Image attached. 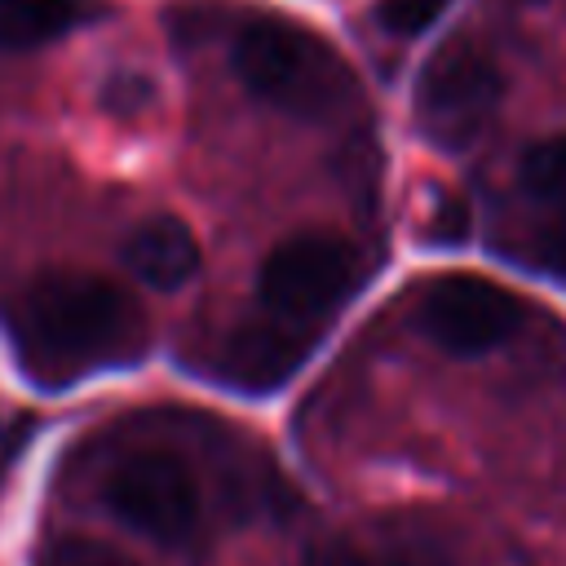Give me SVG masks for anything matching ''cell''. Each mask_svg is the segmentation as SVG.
<instances>
[{
  "mask_svg": "<svg viewBox=\"0 0 566 566\" xmlns=\"http://www.w3.org/2000/svg\"><path fill=\"white\" fill-rule=\"evenodd\" d=\"M500 97L504 75L491 53L469 40H451L424 62L416 80V124L438 150H464L486 133Z\"/></svg>",
  "mask_w": 566,
  "mask_h": 566,
  "instance_id": "cell-4",
  "label": "cell"
},
{
  "mask_svg": "<svg viewBox=\"0 0 566 566\" xmlns=\"http://www.w3.org/2000/svg\"><path fill=\"white\" fill-rule=\"evenodd\" d=\"M230 66L252 97L301 119L340 115L358 97L336 44L292 18H248L230 40Z\"/></svg>",
  "mask_w": 566,
  "mask_h": 566,
  "instance_id": "cell-2",
  "label": "cell"
},
{
  "mask_svg": "<svg viewBox=\"0 0 566 566\" xmlns=\"http://www.w3.org/2000/svg\"><path fill=\"white\" fill-rule=\"evenodd\" d=\"M517 181L531 199H539L548 208H566V133L526 146V155L517 164Z\"/></svg>",
  "mask_w": 566,
  "mask_h": 566,
  "instance_id": "cell-10",
  "label": "cell"
},
{
  "mask_svg": "<svg viewBox=\"0 0 566 566\" xmlns=\"http://www.w3.org/2000/svg\"><path fill=\"white\" fill-rule=\"evenodd\" d=\"M522 314H526L522 296L486 274H442L420 292L416 305L420 332L438 349L460 358L504 345L522 327Z\"/></svg>",
  "mask_w": 566,
  "mask_h": 566,
  "instance_id": "cell-6",
  "label": "cell"
},
{
  "mask_svg": "<svg viewBox=\"0 0 566 566\" xmlns=\"http://www.w3.org/2000/svg\"><path fill=\"white\" fill-rule=\"evenodd\" d=\"M13 336L31 371L44 380L84 376L97 367L133 363L146 349V314L128 287L84 274L49 270L13 301Z\"/></svg>",
  "mask_w": 566,
  "mask_h": 566,
  "instance_id": "cell-1",
  "label": "cell"
},
{
  "mask_svg": "<svg viewBox=\"0 0 566 566\" xmlns=\"http://www.w3.org/2000/svg\"><path fill=\"white\" fill-rule=\"evenodd\" d=\"M323 332H310L301 323H287V318H274L265 310H256L252 318H243L226 349H221V376L234 380L239 389H252V394H265V389H279L314 349Z\"/></svg>",
  "mask_w": 566,
  "mask_h": 566,
  "instance_id": "cell-7",
  "label": "cell"
},
{
  "mask_svg": "<svg viewBox=\"0 0 566 566\" xmlns=\"http://www.w3.org/2000/svg\"><path fill=\"white\" fill-rule=\"evenodd\" d=\"M124 265L133 270L137 283L155 292H177L199 274V239L181 217L155 212L142 226H133L124 243Z\"/></svg>",
  "mask_w": 566,
  "mask_h": 566,
  "instance_id": "cell-8",
  "label": "cell"
},
{
  "mask_svg": "<svg viewBox=\"0 0 566 566\" xmlns=\"http://www.w3.org/2000/svg\"><path fill=\"white\" fill-rule=\"evenodd\" d=\"M526 261H535L539 270L566 279V208H557L548 221H539L531 234H526Z\"/></svg>",
  "mask_w": 566,
  "mask_h": 566,
  "instance_id": "cell-12",
  "label": "cell"
},
{
  "mask_svg": "<svg viewBox=\"0 0 566 566\" xmlns=\"http://www.w3.org/2000/svg\"><path fill=\"white\" fill-rule=\"evenodd\" d=\"M102 500L119 522H128L137 535L181 548L199 535L203 500L190 464L172 451H133L124 455L102 486Z\"/></svg>",
  "mask_w": 566,
  "mask_h": 566,
  "instance_id": "cell-5",
  "label": "cell"
},
{
  "mask_svg": "<svg viewBox=\"0 0 566 566\" xmlns=\"http://www.w3.org/2000/svg\"><path fill=\"white\" fill-rule=\"evenodd\" d=\"M447 4L451 0H376V27L398 40H411L424 35L447 13Z\"/></svg>",
  "mask_w": 566,
  "mask_h": 566,
  "instance_id": "cell-11",
  "label": "cell"
},
{
  "mask_svg": "<svg viewBox=\"0 0 566 566\" xmlns=\"http://www.w3.org/2000/svg\"><path fill=\"white\" fill-rule=\"evenodd\" d=\"M358 287L354 248L327 230H301L283 239L256 274V310L323 332L332 314Z\"/></svg>",
  "mask_w": 566,
  "mask_h": 566,
  "instance_id": "cell-3",
  "label": "cell"
},
{
  "mask_svg": "<svg viewBox=\"0 0 566 566\" xmlns=\"http://www.w3.org/2000/svg\"><path fill=\"white\" fill-rule=\"evenodd\" d=\"M93 0H0V49H40L93 18Z\"/></svg>",
  "mask_w": 566,
  "mask_h": 566,
  "instance_id": "cell-9",
  "label": "cell"
},
{
  "mask_svg": "<svg viewBox=\"0 0 566 566\" xmlns=\"http://www.w3.org/2000/svg\"><path fill=\"white\" fill-rule=\"evenodd\" d=\"M305 566H376V557L349 539H323L305 553Z\"/></svg>",
  "mask_w": 566,
  "mask_h": 566,
  "instance_id": "cell-13",
  "label": "cell"
},
{
  "mask_svg": "<svg viewBox=\"0 0 566 566\" xmlns=\"http://www.w3.org/2000/svg\"><path fill=\"white\" fill-rule=\"evenodd\" d=\"M49 566H128V562H119V557H111L93 544H66Z\"/></svg>",
  "mask_w": 566,
  "mask_h": 566,
  "instance_id": "cell-14",
  "label": "cell"
}]
</instances>
